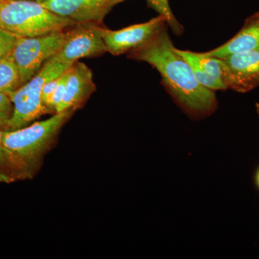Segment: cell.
Here are the masks:
<instances>
[{"label": "cell", "mask_w": 259, "mask_h": 259, "mask_svg": "<svg viewBox=\"0 0 259 259\" xmlns=\"http://www.w3.org/2000/svg\"><path fill=\"white\" fill-rule=\"evenodd\" d=\"M148 5L157 12L158 15H162L166 19V24L168 28H171L174 33L177 35H181L184 32V27L177 20L170 8L168 0H146Z\"/></svg>", "instance_id": "obj_14"}, {"label": "cell", "mask_w": 259, "mask_h": 259, "mask_svg": "<svg viewBox=\"0 0 259 259\" xmlns=\"http://www.w3.org/2000/svg\"><path fill=\"white\" fill-rule=\"evenodd\" d=\"M60 76L54 78V79L49 80V81L44 83V87H42V100L46 106H47L48 102H49L51 96H52L53 94L55 91L56 87L59 84Z\"/></svg>", "instance_id": "obj_19"}, {"label": "cell", "mask_w": 259, "mask_h": 259, "mask_svg": "<svg viewBox=\"0 0 259 259\" xmlns=\"http://www.w3.org/2000/svg\"><path fill=\"white\" fill-rule=\"evenodd\" d=\"M66 31L33 37H19L12 56L18 67L21 82L25 83L55 56L64 44Z\"/></svg>", "instance_id": "obj_5"}, {"label": "cell", "mask_w": 259, "mask_h": 259, "mask_svg": "<svg viewBox=\"0 0 259 259\" xmlns=\"http://www.w3.org/2000/svg\"><path fill=\"white\" fill-rule=\"evenodd\" d=\"M228 68V90L246 93L259 87V49L223 58Z\"/></svg>", "instance_id": "obj_9"}, {"label": "cell", "mask_w": 259, "mask_h": 259, "mask_svg": "<svg viewBox=\"0 0 259 259\" xmlns=\"http://www.w3.org/2000/svg\"><path fill=\"white\" fill-rule=\"evenodd\" d=\"M66 79H67V70L61 75L59 77V84L56 87L55 91L48 102L47 107L51 112V114L56 113V109L64 98L65 91H66Z\"/></svg>", "instance_id": "obj_16"}, {"label": "cell", "mask_w": 259, "mask_h": 259, "mask_svg": "<svg viewBox=\"0 0 259 259\" xmlns=\"http://www.w3.org/2000/svg\"><path fill=\"white\" fill-rule=\"evenodd\" d=\"M255 109H256L257 113L259 115V103L255 104Z\"/></svg>", "instance_id": "obj_21"}, {"label": "cell", "mask_w": 259, "mask_h": 259, "mask_svg": "<svg viewBox=\"0 0 259 259\" xmlns=\"http://www.w3.org/2000/svg\"><path fill=\"white\" fill-rule=\"evenodd\" d=\"M255 181H256V184L259 188V168L258 171H257L256 176H255Z\"/></svg>", "instance_id": "obj_20"}, {"label": "cell", "mask_w": 259, "mask_h": 259, "mask_svg": "<svg viewBox=\"0 0 259 259\" xmlns=\"http://www.w3.org/2000/svg\"><path fill=\"white\" fill-rule=\"evenodd\" d=\"M74 113L69 110L59 112L23 128L3 131V144L18 170L20 181L31 180L35 176L44 156L56 144L61 129Z\"/></svg>", "instance_id": "obj_2"}, {"label": "cell", "mask_w": 259, "mask_h": 259, "mask_svg": "<svg viewBox=\"0 0 259 259\" xmlns=\"http://www.w3.org/2000/svg\"><path fill=\"white\" fill-rule=\"evenodd\" d=\"M101 25L78 24L66 31L60 50L53 56L56 60L69 65L83 58L95 57L107 52L100 32Z\"/></svg>", "instance_id": "obj_6"}, {"label": "cell", "mask_w": 259, "mask_h": 259, "mask_svg": "<svg viewBox=\"0 0 259 259\" xmlns=\"http://www.w3.org/2000/svg\"><path fill=\"white\" fill-rule=\"evenodd\" d=\"M71 66L51 58L31 79L10 95L13 113L7 131L23 128L41 116L51 114L42 102V87L49 80L60 76Z\"/></svg>", "instance_id": "obj_4"}, {"label": "cell", "mask_w": 259, "mask_h": 259, "mask_svg": "<svg viewBox=\"0 0 259 259\" xmlns=\"http://www.w3.org/2000/svg\"><path fill=\"white\" fill-rule=\"evenodd\" d=\"M177 50L178 51L179 54H180V55L189 63V64L190 65L192 71H193L194 76H195L196 79H197L200 84H202L204 88L214 92L218 91V90H221V91L226 90V88H225L224 85H223L222 83L220 82L217 79H214V77H212L210 75L207 74V73L206 72L202 67H200L195 61L192 60V59L188 57V56L181 53L180 49H177Z\"/></svg>", "instance_id": "obj_15"}, {"label": "cell", "mask_w": 259, "mask_h": 259, "mask_svg": "<svg viewBox=\"0 0 259 259\" xmlns=\"http://www.w3.org/2000/svg\"><path fill=\"white\" fill-rule=\"evenodd\" d=\"M23 85L12 54L0 59V93L10 96Z\"/></svg>", "instance_id": "obj_12"}, {"label": "cell", "mask_w": 259, "mask_h": 259, "mask_svg": "<svg viewBox=\"0 0 259 259\" xmlns=\"http://www.w3.org/2000/svg\"><path fill=\"white\" fill-rule=\"evenodd\" d=\"M19 37L18 35L0 28V59L11 54Z\"/></svg>", "instance_id": "obj_18"}, {"label": "cell", "mask_w": 259, "mask_h": 259, "mask_svg": "<svg viewBox=\"0 0 259 259\" xmlns=\"http://www.w3.org/2000/svg\"><path fill=\"white\" fill-rule=\"evenodd\" d=\"M77 25L32 0L0 3V28L20 37H33L65 31Z\"/></svg>", "instance_id": "obj_3"}, {"label": "cell", "mask_w": 259, "mask_h": 259, "mask_svg": "<svg viewBox=\"0 0 259 259\" xmlns=\"http://www.w3.org/2000/svg\"><path fill=\"white\" fill-rule=\"evenodd\" d=\"M3 131L0 127V183L11 184L20 180L11 156L3 144Z\"/></svg>", "instance_id": "obj_13"}, {"label": "cell", "mask_w": 259, "mask_h": 259, "mask_svg": "<svg viewBox=\"0 0 259 259\" xmlns=\"http://www.w3.org/2000/svg\"><path fill=\"white\" fill-rule=\"evenodd\" d=\"M13 113V104L9 95L0 93V127L7 131Z\"/></svg>", "instance_id": "obj_17"}, {"label": "cell", "mask_w": 259, "mask_h": 259, "mask_svg": "<svg viewBox=\"0 0 259 259\" xmlns=\"http://www.w3.org/2000/svg\"><path fill=\"white\" fill-rule=\"evenodd\" d=\"M164 24H166V19L158 15L146 23L136 24L120 30H109L101 26L100 32L107 52L112 55L119 56L128 54L141 47Z\"/></svg>", "instance_id": "obj_7"}, {"label": "cell", "mask_w": 259, "mask_h": 259, "mask_svg": "<svg viewBox=\"0 0 259 259\" xmlns=\"http://www.w3.org/2000/svg\"><path fill=\"white\" fill-rule=\"evenodd\" d=\"M32 1L37 2V3H44V1H46V0H32Z\"/></svg>", "instance_id": "obj_22"}, {"label": "cell", "mask_w": 259, "mask_h": 259, "mask_svg": "<svg viewBox=\"0 0 259 259\" xmlns=\"http://www.w3.org/2000/svg\"><path fill=\"white\" fill-rule=\"evenodd\" d=\"M96 90L92 70L86 64L76 61L67 69L66 91L56 113L76 111L88 102Z\"/></svg>", "instance_id": "obj_10"}, {"label": "cell", "mask_w": 259, "mask_h": 259, "mask_svg": "<svg viewBox=\"0 0 259 259\" xmlns=\"http://www.w3.org/2000/svg\"><path fill=\"white\" fill-rule=\"evenodd\" d=\"M126 0H46L41 4L48 10L76 24L101 25L115 6Z\"/></svg>", "instance_id": "obj_8"}, {"label": "cell", "mask_w": 259, "mask_h": 259, "mask_svg": "<svg viewBox=\"0 0 259 259\" xmlns=\"http://www.w3.org/2000/svg\"><path fill=\"white\" fill-rule=\"evenodd\" d=\"M5 0H0V3H3V2H4Z\"/></svg>", "instance_id": "obj_23"}, {"label": "cell", "mask_w": 259, "mask_h": 259, "mask_svg": "<svg viewBox=\"0 0 259 259\" xmlns=\"http://www.w3.org/2000/svg\"><path fill=\"white\" fill-rule=\"evenodd\" d=\"M167 24L148 41L128 53V58L151 65L161 76V83L177 105L191 118L208 117L217 110L214 91L200 84L189 63L174 46Z\"/></svg>", "instance_id": "obj_1"}, {"label": "cell", "mask_w": 259, "mask_h": 259, "mask_svg": "<svg viewBox=\"0 0 259 259\" xmlns=\"http://www.w3.org/2000/svg\"><path fill=\"white\" fill-rule=\"evenodd\" d=\"M259 49V12L245 20L240 31L221 47L204 53L205 55L223 59L232 54Z\"/></svg>", "instance_id": "obj_11"}]
</instances>
